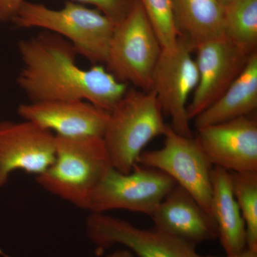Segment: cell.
Listing matches in <instances>:
<instances>
[{"label": "cell", "instance_id": "cell-1", "mask_svg": "<svg viewBox=\"0 0 257 257\" xmlns=\"http://www.w3.org/2000/svg\"><path fill=\"white\" fill-rule=\"evenodd\" d=\"M18 47L23 65L17 82L30 102L84 100L109 112L128 90L102 64L79 67L72 44L53 32L20 40Z\"/></svg>", "mask_w": 257, "mask_h": 257}, {"label": "cell", "instance_id": "cell-2", "mask_svg": "<svg viewBox=\"0 0 257 257\" xmlns=\"http://www.w3.org/2000/svg\"><path fill=\"white\" fill-rule=\"evenodd\" d=\"M55 156L37 182L47 192L87 210L111 164L102 138L56 136Z\"/></svg>", "mask_w": 257, "mask_h": 257}, {"label": "cell", "instance_id": "cell-3", "mask_svg": "<svg viewBox=\"0 0 257 257\" xmlns=\"http://www.w3.org/2000/svg\"><path fill=\"white\" fill-rule=\"evenodd\" d=\"M10 22L18 29L40 28L60 35L94 65L105 64L115 27L99 10L71 0L59 10L23 0Z\"/></svg>", "mask_w": 257, "mask_h": 257}, {"label": "cell", "instance_id": "cell-4", "mask_svg": "<svg viewBox=\"0 0 257 257\" xmlns=\"http://www.w3.org/2000/svg\"><path fill=\"white\" fill-rule=\"evenodd\" d=\"M167 126L153 91L128 89L109 111L102 138L113 168L130 173L138 165L144 148L154 139L164 136Z\"/></svg>", "mask_w": 257, "mask_h": 257}, {"label": "cell", "instance_id": "cell-5", "mask_svg": "<svg viewBox=\"0 0 257 257\" xmlns=\"http://www.w3.org/2000/svg\"><path fill=\"white\" fill-rule=\"evenodd\" d=\"M162 46L139 0L125 18L115 24L106 69L119 82L150 91Z\"/></svg>", "mask_w": 257, "mask_h": 257}, {"label": "cell", "instance_id": "cell-6", "mask_svg": "<svg viewBox=\"0 0 257 257\" xmlns=\"http://www.w3.org/2000/svg\"><path fill=\"white\" fill-rule=\"evenodd\" d=\"M162 171L138 165L124 174L112 167L97 186L87 210L102 214L124 209L150 216L176 185Z\"/></svg>", "mask_w": 257, "mask_h": 257}, {"label": "cell", "instance_id": "cell-7", "mask_svg": "<svg viewBox=\"0 0 257 257\" xmlns=\"http://www.w3.org/2000/svg\"><path fill=\"white\" fill-rule=\"evenodd\" d=\"M194 47L179 36L175 47L162 50L152 76L151 88L164 115L170 116L171 127L184 137H192L187 113L189 96L198 84V70L192 57Z\"/></svg>", "mask_w": 257, "mask_h": 257}, {"label": "cell", "instance_id": "cell-8", "mask_svg": "<svg viewBox=\"0 0 257 257\" xmlns=\"http://www.w3.org/2000/svg\"><path fill=\"white\" fill-rule=\"evenodd\" d=\"M164 137V146L142 152L138 165L165 172L211 214L213 166L195 138L179 135L170 125H167Z\"/></svg>", "mask_w": 257, "mask_h": 257}, {"label": "cell", "instance_id": "cell-9", "mask_svg": "<svg viewBox=\"0 0 257 257\" xmlns=\"http://www.w3.org/2000/svg\"><path fill=\"white\" fill-rule=\"evenodd\" d=\"M86 231L99 253L121 246L136 257H203L197 253L196 246L155 226L138 227L104 213H92L88 216Z\"/></svg>", "mask_w": 257, "mask_h": 257}, {"label": "cell", "instance_id": "cell-10", "mask_svg": "<svg viewBox=\"0 0 257 257\" xmlns=\"http://www.w3.org/2000/svg\"><path fill=\"white\" fill-rule=\"evenodd\" d=\"M197 52L198 84L187 106L190 120L217 100L244 68L251 55L245 53L224 37L194 47Z\"/></svg>", "mask_w": 257, "mask_h": 257}, {"label": "cell", "instance_id": "cell-11", "mask_svg": "<svg viewBox=\"0 0 257 257\" xmlns=\"http://www.w3.org/2000/svg\"><path fill=\"white\" fill-rule=\"evenodd\" d=\"M56 137L32 121L0 122V189L12 173L21 170L39 175L53 162Z\"/></svg>", "mask_w": 257, "mask_h": 257}, {"label": "cell", "instance_id": "cell-12", "mask_svg": "<svg viewBox=\"0 0 257 257\" xmlns=\"http://www.w3.org/2000/svg\"><path fill=\"white\" fill-rule=\"evenodd\" d=\"M196 140L213 167L257 172V120L246 116L197 128Z\"/></svg>", "mask_w": 257, "mask_h": 257}, {"label": "cell", "instance_id": "cell-13", "mask_svg": "<svg viewBox=\"0 0 257 257\" xmlns=\"http://www.w3.org/2000/svg\"><path fill=\"white\" fill-rule=\"evenodd\" d=\"M18 112L23 120L69 138H103L109 117V111L84 100L29 101Z\"/></svg>", "mask_w": 257, "mask_h": 257}, {"label": "cell", "instance_id": "cell-14", "mask_svg": "<svg viewBox=\"0 0 257 257\" xmlns=\"http://www.w3.org/2000/svg\"><path fill=\"white\" fill-rule=\"evenodd\" d=\"M150 216L155 227L194 246L218 238L212 216L177 184Z\"/></svg>", "mask_w": 257, "mask_h": 257}, {"label": "cell", "instance_id": "cell-15", "mask_svg": "<svg viewBox=\"0 0 257 257\" xmlns=\"http://www.w3.org/2000/svg\"><path fill=\"white\" fill-rule=\"evenodd\" d=\"M211 177V214L217 227V239L226 255H236L247 248V241L246 225L233 192L231 173L213 167Z\"/></svg>", "mask_w": 257, "mask_h": 257}, {"label": "cell", "instance_id": "cell-16", "mask_svg": "<svg viewBox=\"0 0 257 257\" xmlns=\"http://www.w3.org/2000/svg\"><path fill=\"white\" fill-rule=\"evenodd\" d=\"M257 108V52L222 95L194 118L196 128L249 116Z\"/></svg>", "mask_w": 257, "mask_h": 257}, {"label": "cell", "instance_id": "cell-17", "mask_svg": "<svg viewBox=\"0 0 257 257\" xmlns=\"http://www.w3.org/2000/svg\"><path fill=\"white\" fill-rule=\"evenodd\" d=\"M179 36L195 47L224 37V8L218 0H172Z\"/></svg>", "mask_w": 257, "mask_h": 257}, {"label": "cell", "instance_id": "cell-18", "mask_svg": "<svg viewBox=\"0 0 257 257\" xmlns=\"http://www.w3.org/2000/svg\"><path fill=\"white\" fill-rule=\"evenodd\" d=\"M224 37L248 55L256 52L257 0H235L225 7Z\"/></svg>", "mask_w": 257, "mask_h": 257}, {"label": "cell", "instance_id": "cell-19", "mask_svg": "<svg viewBox=\"0 0 257 257\" xmlns=\"http://www.w3.org/2000/svg\"><path fill=\"white\" fill-rule=\"evenodd\" d=\"M230 173L235 199L246 225L247 248L257 250V172Z\"/></svg>", "mask_w": 257, "mask_h": 257}, {"label": "cell", "instance_id": "cell-20", "mask_svg": "<svg viewBox=\"0 0 257 257\" xmlns=\"http://www.w3.org/2000/svg\"><path fill=\"white\" fill-rule=\"evenodd\" d=\"M155 30L162 50L177 45L179 33L176 25L172 0H139Z\"/></svg>", "mask_w": 257, "mask_h": 257}, {"label": "cell", "instance_id": "cell-21", "mask_svg": "<svg viewBox=\"0 0 257 257\" xmlns=\"http://www.w3.org/2000/svg\"><path fill=\"white\" fill-rule=\"evenodd\" d=\"M82 5H91L94 9L115 24L119 23L128 14L138 0H71Z\"/></svg>", "mask_w": 257, "mask_h": 257}, {"label": "cell", "instance_id": "cell-22", "mask_svg": "<svg viewBox=\"0 0 257 257\" xmlns=\"http://www.w3.org/2000/svg\"><path fill=\"white\" fill-rule=\"evenodd\" d=\"M23 0H0V22L8 23L15 16Z\"/></svg>", "mask_w": 257, "mask_h": 257}, {"label": "cell", "instance_id": "cell-23", "mask_svg": "<svg viewBox=\"0 0 257 257\" xmlns=\"http://www.w3.org/2000/svg\"><path fill=\"white\" fill-rule=\"evenodd\" d=\"M203 257H257V250L251 249V248H246V249L243 250L241 253H237L236 255H232V256H229L226 255L225 256H205Z\"/></svg>", "mask_w": 257, "mask_h": 257}, {"label": "cell", "instance_id": "cell-24", "mask_svg": "<svg viewBox=\"0 0 257 257\" xmlns=\"http://www.w3.org/2000/svg\"><path fill=\"white\" fill-rule=\"evenodd\" d=\"M106 257H136L133 254L130 250L126 248H119V249L115 250L112 253H109Z\"/></svg>", "mask_w": 257, "mask_h": 257}, {"label": "cell", "instance_id": "cell-25", "mask_svg": "<svg viewBox=\"0 0 257 257\" xmlns=\"http://www.w3.org/2000/svg\"><path fill=\"white\" fill-rule=\"evenodd\" d=\"M234 1H235V0H218V2L220 3L221 6L224 8L225 7L227 6V5L231 4V3H233Z\"/></svg>", "mask_w": 257, "mask_h": 257}]
</instances>
